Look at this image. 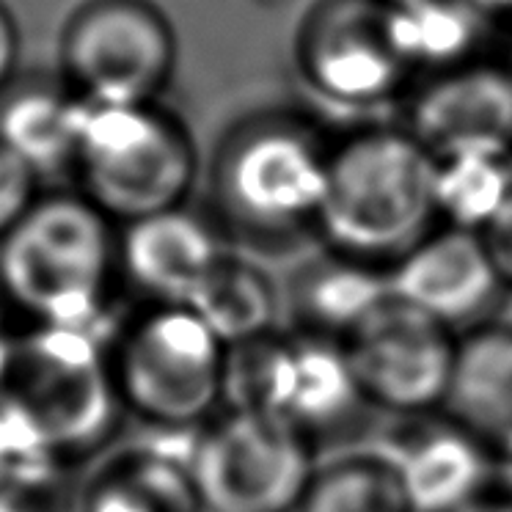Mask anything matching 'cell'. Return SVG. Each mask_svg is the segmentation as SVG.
Listing matches in <instances>:
<instances>
[{
    "label": "cell",
    "instance_id": "4dcf8cb0",
    "mask_svg": "<svg viewBox=\"0 0 512 512\" xmlns=\"http://www.w3.org/2000/svg\"><path fill=\"white\" fill-rule=\"evenodd\" d=\"M389 6H411V3H419V0H383Z\"/></svg>",
    "mask_w": 512,
    "mask_h": 512
},
{
    "label": "cell",
    "instance_id": "5bb4252c",
    "mask_svg": "<svg viewBox=\"0 0 512 512\" xmlns=\"http://www.w3.org/2000/svg\"><path fill=\"white\" fill-rule=\"evenodd\" d=\"M229 234L212 215L174 207L119 226V279L138 303L188 306L223 256Z\"/></svg>",
    "mask_w": 512,
    "mask_h": 512
},
{
    "label": "cell",
    "instance_id": "484cf974",
    "mask_svg": "<svg viewBox=\"0 0 512 512\" xmlns=\"http://www.w3.org/2000/svg\"><path fill=\"white\" fill-rule=\"evenodd\" d=\"M482 245L488 251L493 268L499 273L501 284L512 290V193L510 199L504 201L499 212L488 221V226L479 232Z\"/></svg>",
    "mask_w": 512,
    "mask_h": 512
},
{
    "label": "cell",
    "instance_id": "5b68a950",
    "mask_svg": "<svg viewBox=\"0 0 512 512\" xmlns=\"http://www.w3.org/2000/svg\"><path fill=\"white\" fill-rule=\"evenodd\" d=\"M199 157L188 130L155 102L80 97L78 193L116 226L185 207Z\"/></svg>",
    "mask_w": 512,
    "mask_h": 512
},
{
    "label": "cell",
    "instance_id": "4316f807",
    "mask_svg": "<svg viewBox=\"0 0 512 512\" xmlns=\"http://www.w3.org/2000/svg\"><path fill=\"white\" fill-rule=\"evenodd\" d=\"M17 56H20V36L14 25L12 14L0 3V91L9 86L14 69H17Z\"/></svg>",
    "mask_w": 512,
    "mask_h": 512
},
{
    "label": "cell",
    "instance_id": "3957f363",
    "mask_svg": "<svg viewBox=\"0 0 512 512\" xmlns=\"http://www.w3.org/2000/svg\"><path fill=\"white\" fill-rule=\"evenodd\" d=\"M435 160L408 130L367 127L331 146L314 232L325 251L389 270L435 232Z\"/></svg>",
    "mask_w": 512,
    "mask_h": 512
},
{
    "label": "cell",
    "instance_id": "f546056e",
    "mask_svg": "<svg viewBox=\"0 0 512 512\" xmlns=\"http://www.w3.org/2000/svg\"><path fill=\"white\" fill-rule=\"evenodd\" d=\"M474 6L493 17V14H512V0H474Z\"/></svg>",
    "mask_w": 512,
    "mask_h": 512
},
{
    "label": "cell",
    "instance_id": "603a6c76",
    "mask_svg": "<svg viewBox=\"0 0 512 512\" xmlns=\"http://www.w3.org/2000/svg\"><path fill=\"white\" fill-rule=\"evenodd\" d=\"M298 512H411L400 479L380 455L317 466Z\"/></svg>",
    "mask_w": 512,
    "mask_h": 512
},
{
    "label": "cell",
    "instance_id": "8fae6325",
    "mask_svg": "<svg viewBox=\"0 0 512 512\" xmlns=\"http://www.w3.org/2000/svg\"><path fill=\"white\" fill-rule=\"evenodd\" d=\"M298 67L320 97L350 108L391 100L413 78L383 0H320L298 34Z\"/></svg>",
    "mask_w": 512,
    "mask_h": 512
},
{
    "label": "cell",
    "instance_id": "d6986e66",
    "mask_svg": "<svg viewBox=\"0 0 512 512\" xmlns=\"http://www.w3.org/2000/svg\"><path fill=\"white\" fill-rule=\"evenodd\" d=\"M0 144L42 179L75 171L80 97L69 89H25L0 102Z\"/></svg>",
    "mask_w": 512,
    "mask_h": 512
},
{
    "label": "cell",
    "instance_id": "836d02e7",
    "mask_svg": "<svg viewBox=\"0 0 512 512\" xmlns=\"http://www.w3.org/2000/svg\"><path fill=\"white\" fill-rule=\"evenodd\" d=\"M0 471H3V452H0Z\"/></svg>",
    "mask_w": 512,
    "mask_h": 512
},
{
    "label": "cell",
    "instance_id": "30bf717a",
    "mask_svg": "<svg viewBox=\"0 0 512 512\" xmlns=\"http://www.w3.org/2000/svg\"><path fill=\"white\" fill-rule=\"evenodd\" d=\"M367 408L419 419L444 411L457 334L408 303L389 298L345 342Z\"/></svg>",
    "mask_w": 512,
    "mask_h": 512
},
{
    "label": "cell",
    "instance_id": "f1b7e54d",
    "mask_svg": "<svg viewBox=\"0 0 512 512\" xmlns=\"http://www.w3.org/2000/svg\"><path fill=\"white\" fill-rule=\"evenodd\" d=\"M457 512H512V496L504 490H490L485 496H479L477 501L466 504L463 510Z\"/></svg>",
    "mask_w": 512,
    "mask_h": 512
},
{
    "label": "cell",
    "instance_id": "ac0fdd59",
    "mask_svg": "<svg viewBox=\"0 0 512 512\" xmlns=\"http://www.w3.org/2000/svg\"><path fill=\"white\" fill-rule=\"evenodd\" d=\"M389 298V270L325 251L292 276V328L347 342V336Z\"/></svg>",
    "mask_w": 512,
    "mask_h": 512
},
{
    "label": "cell",
    "instance_id": "d4e9b609",
    "mask_svg": "<svg viewBox=\"0 0 512 512\" xmlns=\"http://www.w3.org/2000/svg\"><path fill=\"white\" fill-rule=\"evenodd\" d=\"M42 193V177L9 146L0 144V237L20 223Z\"/></svg>",
    "mask_w": 512,
    "mask_h": 512
},
{
    "label": "cell",
    "instance_id": "cb8c5ba5",
    "mask_svg": "<svg viewBox=\"0 0 512 512\" xmlns=\"http://www.w3.org/2000/svg\"><path fill=\"white\" fill-rule=\"evenodd\" d=\"M83 468L28 463L0 471V512H75Z\"/></svg>",
    "mask_w": 512,
    "mask_h": 512
},
{
    "label": "cell",
    "instance_id": "d6a6232c",
    "mask_svg": "<svg viewBox=\"0 0 512 512\" xmlns=\"http://www.w3.org/2000/svg\"><path fill=\"white\" fill-rule=\"evenodd\" d=\"M507 69L512 72V45H510V58H507Z\"/></svg>",
    "mask_w": 512,
    "mask_h": 512
},
{
    "label": "cell",
    "instance_id": "4fadbf2b",
    "mask_svg": "<svg viewBox=\"0 0 512 512\" xmlns=\"http://www.w3.org/2000/svg\"><path fill=\"white\" fill-rule=\"evenodd\" d=\"M389 290L460 336L490 323L507 287L477 232L438 226L391 265Z\"/></svg>",
    "mask_w": 512,
    "mask_h": 512
},
{
    "label": "cell",
    "instance_id": "9c48e42d",
    "mask_svg": "<svg viewBox=\"0 0 512 512\" xmlns=\"http://www.w3.org/2000/svg\"><path fill=\"white\" fill-rule=\"evenodd\" d=\"M174 58L171 25L146 0H91L61 47L69 91L97 102H155Z\"/></svg>",
    "mask_w": 512,
    "mask_h": 512
},
{
    "label": "cell",
    "instance_id": "e0dca14e",
    "mask_svg": "<svg viewBox=\"0 0 512 512\" xmlns=\"http://www.w3.org/2000/svg\"><path fill=\"white\" fill-rule=\"evenodd\" d=\"M444 416L493 449L512 438V328L488 323L457 336Z\"/></svg>",
    "mask_w": 512,
    "mask_h": 512
},
{
    "label": "cell",
    "instance_id": "44dd1931",
    "mask_svg": "<svg viewBox=\"0 0 512 512\" xmlns=\"http://www.w3.org/2000/svg\"><path fill=\"white\" fill-rule=\"evenodd\" d=\"M488 14L474 0H419L391 6L394 34L408 67L416 72H446L474 61Z\"/></svg>",
    "mask_w": 512,
    "mask_h": 512
},
{
    "label": "cell",
    "instance_id": "83f0119b",
    "mask_svg": "<svg viewBox=\"0 0 512 512\" xmlns=\"http://www.w3.org/2000/svg\"><path fill=\"white\" fill-rule=\"evenodd\" d=\"M493 463H496V490L512 496V438L493 446Z\"/></svg>",
    "mask_w": 512,
    "mask_h": 512
},
{
    "label": "cell",
    "instance_id": "ba28073f",
    "mask_svg": "<svg viewBox=\"0 0 512 512\" xmlns=\"http://www.w3.org/2000/svg\"><path fill=\"white\" fill-rule=\"evenodd\" d=\"M226 408L268 413L314 441L350 422L367 402L345 342L292 328L229 347Z\"/></svg>",
    "mask_w": 512,
    "mask_h": 512
},
{
    "label": "cell",
    "instance_id": "6da1fadb",
    "mask_svg": "<svg viewBox=\"0 0 512 512\" xmlns=\"http://www.w3.org/2000/svg\"><path fill=\"white\" fill-rule=\"evenodd\" d=\"M97 331L14 325L0 342L3 468L28 463L86 468L124 422Z\"/></svg>",
    "mask_w": 512,
    "mask_h": 512
},
{
    "label": "cell",
    "instance_id": "e575fe53",
    "mask_svg": "<svg viewBox=\"0 0 512 512\" xmlns=\"http://www.w3.org/2000/svg\"><path fill=\"white\" fill-rule=\"evenodd\" d=\"M510 163H512V155H510Z\"/></svg>",
    "mask_w": 512,
    "mask_h": 512
},
{
    "label": "cell",
    "instance_id": "1f68e13d",
    "mask_svg": "<svg viewBox=\"0 0 512 512\" xmlns=\"http://www.w3.org/2000/svg\"><path fill=\"white\" fill-rule=\"evenodd\" d=\"M0 312H3V309H0ZM9 328H12V325H9L6 320H3V317H0V342H3V336H6V331H9Z\"/></svg>",
    "mask_w": 512,
    "mask_h": 512
},
{
    "label": "cell",
    "instance_id": "ffe728a7",
    "mask_svg": "<svg viewBox=\"0 0 512 512\" xmlns=\"http://www.w3.org/2000/svg\"><path fill=\"white\" fill-rule=\"evenodd\" d=\"M188 309L223 345L240 347L279 331L281 298L265 270L229 251L190 298Z\"/></svg>",
    "mask_w": 512,
    "mask_h": 512
},
{
    "label": "cell",
    "instance_id": "2e32d148",
    "mask_svg": "<svg viewBox=\"0 0 512 512\" xmlns=\"http://www.w3.org/2000/svg\"><path fill=\"white\" fill-rule=\"evenodd\" d=\"M75 512H204L185 455L163 446H111L80 474Z\"/></svg>",
    "mask_w": 512,
    "mask_h": 512
},
{
    "label": "cell",
    "instance_id": "277c9868",
    "mask_svg": "<svg viewBox=\"0 0 512 512\" xmlns=\"http://www.w3.org/2000/svg\"><path fill=\"white\" fill-rule=\"evenodd\" d=\"M124 419L193 438L226 408L229 347L188 306L138 303L105 336Z\"/></svg>",
    "mask_w": 512,
    "mask_h": 512
},
{
    "label": "cell",
    "instance_id": "7c38bea8",
    "mask_svg": "<svg viewBox=\"0 0 512 512\" xmlns=\"http://www.w3.org/2000/svg\"><path fill=\"white\" fill-rule=\"evenodd\" d=\"M408 133L435 157L512 155V72L468 61L424 80L408 108Z\"/></svg>",
    "mask_w": 512,
    "mask_h": 512
},
{
    "label": "cell",
    "instance_id": "8992f818",
    "mask_svg": "<svg viewBox=\"0 0 512 512\" xmlns=\"http://www.w3.org/2000/svg\"><path fill=\"white\" fill-rule=\"evenodd\" d=\"M331 144L309 124L268 119L229 138L215 163V204L226 234L281 243L317 223Z\"/></svg>",
    "mask_w": 512,
    "mask_h": 512
},
{
    "label": "cell",
    "instance_id": "52a82bcc",
    "mask_svg": "<svg viewBox=\"0 0 512 512\" xmlns=\"http://www.w3.org/2000/svg\"><path fill=\"white\" fill-rule=\"evenodd\" d=\"M188 441L204 512H298L317 471L312 438L268 413L223 408Z\"/></svg>",
    "mask_w": 512,
    "mask_h": 512
},
{
    "label": "cell",
    "instance_id": "7402d4cb",
    "mask_svg": "<svg viewBox=\"0 0 512 512\" xmlns=\"http://www.w3.org/2000/svg\"><path fill=\"white\" fill-rule=\"evenodd\" d=\"M512 193L510 157H452L438 160L435 210L438 223L482 232Z\"/></svg>",
    "mask_w": 512,
    "mask_h": 512
},
{
    "label": "cell",
    "instance_id": "7a4b0ae2",
    "mask_svg": "<svg viewBox=\"0 0 512 512\" xmlns=\"http://www.w3.org/2000/svg\"><path fill=\"white\" fill-rule=\"evenodd\" d=\"M119 226L78 190H45L0 237V309L39 328L108 334Z\"/></svg>",
    "mask_w": 512,
    "mask_h": 512
},
{
    "label": "cell",
    "instance_id": "9a60e30c",
    "mask_svg": "<svg viewBox=\"0 0 512 512\" xmlns=\"http://www.w3.org/2000/svg\"><path fill=\"white\" fill-rule=\"evenodd\" d=\"M380 457L394 468L411 512H457L496 488L493 449L444 413L402 419Z\"/></svg>",
    "mask_w": 512,
    "mask_h": 512
}]
</instances>
